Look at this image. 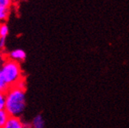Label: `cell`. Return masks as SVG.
<instances>
[{"instance_id":"obj_1","label":"cell","mask_w":129,"mask_h":128,"mask_svg":"<svg viewBox=\"0 0 129 128\" xmlns=\"http://www.w3.org/2000/svg\"><path fill=\"white\" fill-rule=\"evenodd\" d=\"M26 108L25 90L12 87L6 92V104L4 109L10 116L20 117Z\"/></svg>"},{"instance_id":"obj_2","label":"cell","mask_w":129,"mask_h":128,"mask_svg":"<svg viewBox=\"0 0 129 128\" xmlns=\"http://www.w3.org/2000/svg\"><path fill=\"white\" fill-rule=\"evenodd\" d=\"M0 72L10 87H15L21 79H24L20 63L12 61L7 57L0 68Z\"/></svg>"},{"instance_id":"obj_3","label":"cell","mask_w":129,"mask_h":128,"mask_svg":"<svg viewBox=\"0 0 129 128\" xmlns=\"http://www.w3.org/2000/svg\"><path fill=\"white\" fill-rule=\"evenodd\" d=\"M4 128H27V126L20 117L10 116Z\"/></svg>"},{"instance_id":"obj_4","label":"cell","mask_w":129,"mask_h":128,"mask_svg":"<svg viewBox=\"0 0 129 128\" xmlns=\"http://www.w3.org/2000/svg\"><path fill=\"white\" fill-rule=\"evenodd\" d=\"M25 57H26V53L24 52L23 50L21 49H16L14 50H12L9 54V56L7 58L20 63L23 61H24Z\"/></svg>"},{"instance_id":"obj_5","label":"cell","mask_w":129,"mask_h":128,"mask_svg":"<svg viewBox=\"0 0 129 128\" xmlns=\"http://www.w3.org/2000/svg\"><path fill=\"white\" fill-rule=\"evenodd\" d=\"M26 126L27 128H45V120L41 115H37L32 119L31 122Z\"/></svg>"},{"instance_id":"obj_6","label":"cell","mask_w":129,"mask_h":128,"mask_svg":"<svg viewBox=\"0 0 129 128\" xmlns=\"http://www.w3.org/2000/svg\"><path fill=\"white\" fill-rule=\"evenodd\" d=\"M10 116L5 109H0V128H4Z\"/></svg>"},{"instance_id":"obj_7","label":"cell","mask_w":129,"mask_h":128,"mask_svg":"<svg viewBox=\"0 0 129 128\" xmlns=\"http://www.w3.org/2000/svg\"><path fill=\"white\" fill-rule=\"evenodd\" d=\"M10 14V9L9 8H0V23H4L6 19L8 18Z\"/></svg>"},{"instance_id":"obj_8","label":"cell","mask_w":129,"mask_h":128,"mask_svg":"<svg viewBox=\"0 0 129 128\" xmlns=\"http://www.w3.org/2000/svg\"><path fill=\"white\" fill-rule=\"evenodd\" d=\"M9 34V27L6 23H0V38H5Z\"/></svg>"},{"instance_id":"obj_9","label":"cell","mask_w":129,"mask_h":128,"mask_svg":"<svg viewBox=\"0 0 129 128\" xmlns=\"http://www.w3.org/2000/svg\"><path fill=\"white\" fill-rule=\"evenodd\" d=\"M9 88H10L9 85L6 83L5 79L3 78L1 72H0V91L6 93V91H8Z\"/></svg>"},{"instance_id":"obj_10","label":"cell","mask_w":129,"mask_h":128,"mask_svg":"<svg viewBox=\"0 0 129 128\" xmlns=\"http://www.w3.org/2000/svg\"><path fill=\"white\" fill-rule=\"evenodd\" d=\"M6 104V93L0 91V109H4Z\"/></svg>"},{"instance_id":"obj_11","label":"cell","mask_w":129,"mask_h":128,"mask_svg":"<svg viewBox=\"0 0 129 128\" xmlns=\"http://www.w3.org/2000/svg\"><path fill=\"white\" fill-rule=\"evenodd\" d=\"M11 4V0H0V8H9Z\"/></svg>"},{"instance_id":"obj_12","label":"cell","mask_w":129,"mask_h":128,"mask_svg":"<svg viewBox=\"0 0 129 128\" xmlns=\"http://www.w3.org/2000/svg\"><path fill=\"white\" fill-rule=\"evenodd\" d=\"M6 47V39L5 38H0V54L4 50Z\"/></svg>"},{"instance_id":"obj_13","label":"cell","mask_w":129,"mask_h":128,"mask_svg":"<svg viewBox=\"0 0 129 128\" xmlns=\"http://www.w3.org/2000/svg\"><path fill=\"white\" fill-rule=\"evenodd\" d=\"M6 57L4 54H0V68H1V66L3 65V64L4 61L6 60Z\"/></svg>"},{"instance_id":"obj_14","label":"cell","mask_w":129,"mask_h":128,"mask_svg":"<svg viewBox=\"0 0 129 128\" xmlns=\"http://www.w3.org/2000/svg\"><path fill=\"white\" fill-rule=\"evenodd\" d=\"M23 1H27V0H23Z\"/></svg>"}]
</instances>
